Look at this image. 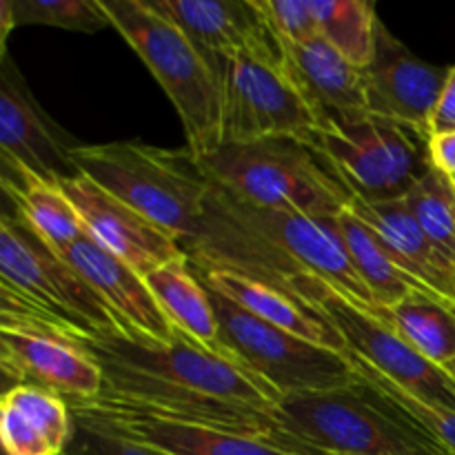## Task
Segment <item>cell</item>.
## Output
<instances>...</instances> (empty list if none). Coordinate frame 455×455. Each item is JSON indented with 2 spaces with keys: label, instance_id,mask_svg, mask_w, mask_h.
<instances>
[{
  "label": "cell",
  "instance_id": "1",
  "mask_svg": "<svg viewBox=\"0 0 455 455\" xmlns=\"http://www.w3.org/2000/svg\"><path fill=\"white\" fill-rule=\"evenodd\" d=\"M105 376L102 398L132 411L253 438L275 435V395L234 360L185 336L151 342L124 333L80 342Z\"/></svg>",
  "mask_w": 455,
  "mask_h": 455
},
{
  "label": "cell",
  "instance_id": "2",
  "mask_svg": "<svg viewBox=\"0 0 455 455\" xmlns=\"http://www.w3.org/2000/svg\"><path fill=\"white\" fill-rule=\"evenodd\" d=\"M198 269H225L280 287L298 274L323 278L360 309L378 305L336 229V218L305 216L244 204L212 182L198 240L187 249Z\"/></svg>",
  "mask_w": 455,
  "mask_h": 455
},
{
  "label": "cell",
  "instance_id": "3",
  "mask_svg": "<svg viewBox=\"0 0 455 455\" xmlns=\"http://www.w3.org/2000/svg\"><path fill=\"white\" fill-rule=\"evenodd\" d=\"M274 440L305 453L444 455L416 422L364 380L280 398Z\"/></svg>",
  "mask_w": 455,
  "mask_h": 455
},
{
  "label": "cell",
  "instance_id": "4",
  "mask_svg": "<svg viewBox=\"0 0 455 455\" xmlns=\"http://www.w3.org/2000/svg\"><path fill=\"white\" fill-rule=\"evenodd\" d=\"M74 164L138 213L189 249L204 222L212 180L189 149H160L142 142L78 145Z\"/></svg>",
  "mask_w": 455,
  "mask_h": 455
},
{
  "label": "cell",
  "instance_id": "5",
  "mask_svg": "<svg viewBox=\"0 0 455 455\" xmlns=\"http://www.w3.org/2000/svg\"><path fill=\"white\" fill-rule=\"evenodd\" d=\"M196 160L213 185L251 207L324 220L349 207V189L300 138L222 142Z\"/></svg>",
  "mask_w": 455,
  "mask_h": 455
},
{
  "label": "cell",
  "instance_id": "6",
  "mask_svg": "<svg viewBox=\"0 0 455 455\" xmlns=\"http://www.w3.org/2000/svg\"><path fill=\"white\" fill-rule=\"evenodd\" d=\"M109 25L154 74L180 116L187 149L200 158L222 145V93L218 76L180 27L147 0H100Z\"/></svg>",
  "mask_w": 455,
  "mask_h": 455
},
{
  "label": "cell",
  "instance_id": "7",
  "mask_svg": "<svg viewBox=\"0 0 455 455\" xmlns=\"http://www.w3.org/2000/svg\"><path fill=\"white\" fill-rule=\"evenodd\" d=\"M305 142L367 203L404 198L431 169L425 132L367 109L324 116Z\"/></svg>",
  "mask_w": 455,
  "mask_h": 455
},
{
  "label": "cell",
  "instance_id": "8",
  "mask_svg": "<svg viewBox=\"0 0 455 455\" xmlns=\"http://www.w3.org/2000/svg\"><path fill=\"white\" fill-rule=\"evenodd\" d=\"M0 289L74 342L120 333L111 311L78 271L12 213L0 218Z\"/></svg>",
  "mask_w": 455,
  "mask_h": 455
},
{
  "label": "cell",
  "instance_id": "9",
  "mask_svg": "<svg viewBox=\"0 0 455 455\" xmlns=\"http://www.w3.org/2000/svg\"><path fill=\"white\" fill-rule=\"evenodd\" d=\"M209 296L227 355L265 385L275 400L342 389L360 380L347 355L283 331L212 289Z\"/></svg>",
  "mask_w": 455,
  "mask_h": 455
},
{
  "label": "cell",
  "instance_id": "10",
  "mask_svg": "<svg viewBox=\"0 0 455 455\" xmlns=\"http://www.w3.org/2000/svg\"><path fill=\"white\" fill-rule=\"evenodd\" d=\"M280 289L318 309L345 338L349 354L358 355L422 403L455 411V378L418 354L385 320L360 309L318 275H291L280 283Z\"/></svg>",
  "mask_w": 455,
  "mask_h": 455
},
{
  "label": "cell",
  "instance_id": "11",
  "mask_svg": "<svg viewBox=\"0 0 455 455\" xmlns=\"http://www.w3.org/2000/svg\"><path fill=\"white\" fill-rule=\"evenodd\" d=\"M222 93V142L300 138L318 129L314 107L305 100L283 67V53L247 52L216 69Z\"/></svg>",
  "mask_w": 455,
  "mask_h": 455
},
{
  "label": "cell",
  "instance_id": "12",
  "mask_svg": "<svg viewBox=\"0 0 455 455\" xmlns=\"http://www.w3.org/2000/svg\"><path fill=\"white\" fill-rule=\"evenodd\" d=\"M76 147L44 114L16 62L4 53L0 58V156L4 167L60 185L67 178L78 176Z\"/></svg>",
  "mask_w": 455,
  "mask_h": 455
},
{
  "label": "cell",
  "instance_id": "13",
  "mask_svg": "<svg viewBox=\"0 0 455 455\" xmlns=\"http://www.w3.org/2000/svg\"><path fill=\"white\" fill-rule=\"evenodd\" d=\"M0 369L9 387L34 385L67 403H87L105 389L98 360L58 331L0 329Z\"/></svg>",
  "mask_w": 455,
  "mask_h": 455
},
{
  "label": "cell",
  "instance_id": "14",
  "mask_svg": "<svg viewBox=\"0 0 455 455\" xmlns=\"http://www.w3.org/2000/svg\"><path fill=\"white\" fill-rule=\"evenodd\" d=\"M67 404L78 420L167 455H307L269 438H253L147 416L120 407L102 395L87 403Z\"/></svg>",
  "mask_w": 455,
  "mask_h": 455
},
{
  "label": "cell",
  "instance_id": "15",
  "mask_svg": "<svg viewBox=\"0 0 455 455\" xmlns=\"http://www.w3.org/2000/svg\"><path fill=\"white\" fill-rule=\"evenodd\" d=\"M60 189L78 212L84 234L140 275H149L158 267L187 256L173 235L89 178L80 173L67 178Z\"/></svg>",
  "mask_w": 455,
  "mask_h": 455
},
{
  "label": "cell",
  "instance_id": "16",
  "mask_svg": "<svg viewBox=\"0 0 455 455\" xmlns=\"http://www.w3.org/2000/svg\"><path fill=\"white\" fill-rule=\"evenodd\" d=\"M449 69L418 58L380 22L373 60L364 69L367 111L411 124L429 136V120L447 84Z\"/></svg>",
  "mask_w": 455,
  "mask_h": 455
},
{
  "label": "cell",
  "instance_id": "17",
  "mask_svg": "<svg viewBox=\"0 0 455 455\" xmlns=\"http://www.w3.org/2000/svg\"><path fill=\"white\" fill-rule=\"evenodd\" d=\"M147 4L185 31L213 74L240 53H283L258 0H147Z\"/></svg>",
  "mask_w": 455,
  "mask_h": 455
},
{
  "label": "cell",
  "instance_id": "18",
  "mask_svg": "<svg viewBox=\"0 0 455 455\" xmlns=\"http://www.w3.org/2000/svg\"><path fill=\"white\" fill-rule=\"evenodd\" d=\"M62 258L78 271L80 278L111 311L120 333L163 345L180 336L147 287L145 275L102 249L87 234L71 244Z\"/></svg>",
  "mask_w": 455,
  "mask_h": 455
},
{
  "label": "cell",
  "instance_id": "19",
  "mask_svg": "<svg viewBox=\"0 0 455 455\" xmlns=\"http://www.w3.org/2000/svg\"><path fill=\"white\" fill-rule=\"evenodd\" d=\"M349 209L380 240L404 274L427 291L455 305V265L427 238L403 198L367 203L351 196Z\"/></svg>",
  "mask_w": 455,
  "mask_h": 455
},
{
  "label": "cell",
  "instance_id": "20",
  "mask_svg": "<svg viewBox=\"0 0 455 455\" xmlns=\"http://www.w3.org/2000/svg\"><path fill=\"white\" fill-rule=\"evenodd\" d=\"M196 274L200 275L204 287L229 298L240 309L249 311L256 318L265 320V323L274 324L283 331L293 333L302 340L327 347L336 354H349V347H347L340 331L318 309L307 305L305 300L296 298L293 293L262 283V280L234 274V271L198 269L196 267Z\"/></svg>",
  "mask_w": 455,
  "mask_h": 455
},
{
  "label": "cell",
  "instance_id": "21",
  "mask_svg": "<svg viewBox=\"0 0 455 455\" xmlns=\"http://www.w3.org/2000/svg\"><path fill=\"white\" fill-rule=\"evenodd\" d=\"M280 49L284 74L314 107L318 120L367 109L364 69L347 60L327 40L318 36L300 44L280 43Z\"/></svg>",
  "mask_w": 455,
  "mask_h": 455
},
{
  "label": "cell",
  "instance_id": "22",
  "mask_svg": "<svg viewBox=\"0 0 455 455\" xmlns=\"http://www.w3.org/2000/svg\"><path fill=\"white\" fill-rule=\"evenodd\" d=\"M145 283L180 336L189 338L196 345L204 347L213 354L229 358L220 342L209 289L196 274V267L189 256L176 258V260L158 267L149 275H145Z\"/></svg>",
  "mask_w": 455,
  "mask_h": 455
},
{
  "label": "cell",
  "instance_id": "23",
  "mask_svg": "<svg viewBox=\"0 0 455 455\" xmlns=\"http://www.w3.org/2000/svg\"><path fill=\"white\" fill-rule=\"evenodd\" d=\"M0 182L16 207V216L60 258L84 235L83 220L58 182L4 164Z\"/></svg>",
  "mask_w": 455,
  "mask_h": 455
},
{
  "label": "cell",
  "instance_id": "24",
  "mask_svg": "<svg viewBox=\"0 0 455 455\" xmlns=\"http://www.w3.org/2000/svg\"><path fill=\"white\" fill-rule=\"evenodd\" d=\"M373 315L394 327L413 349L438 367L455 360V305L429 291H411L391 307H378Z\"/></svg>",
  "mask_w": 455,
  "mask_h": 455
},
{
  "label": "cell",
  "instance_id": "25",
  "mask_svg": "<svg viewBox=\"0 0 455 455\" xmlns=\"http://www.w3.org/2000/svg\"><path fill=\"white\" fill-rule=\"evenodd\" d=\"M336 229L345 243L351 265L358 271L360 280L369 289L378 307L395 305L411 291H427L391 260L380 240L369 231V227L349 207L336 218Z\"/></svg>",
  "mask_w": 455,
  "mask_h": 455
},
{
  "label": "cell",
  "instance_id": "26",
  "mask_svg": "<svg viewBox=\"0 0 455 455\" xmlns=\"http://www.w3.org/2000/svg\"><path fill=\"white\" fill-rule=\"evenodd\" d=\"M318 36L360 69L373 60L378 38L376 7L367 0H309Z\"/></svg>",
  "mask_w": 455,
  "mask_h": 455
},
{
  "label": "cell",
  "instance_id": "27",
  "mask_svg": "<svg viewBox=\"0 0 455 455\" xmlns=\"http://www.w3.org/2000/svg\"><path fill=\"white\" fill-rule=\"evenodd\" d=\"M409 212L427 238L455 265V182L431 167L404 196Z\"/></svg>",
  "mask_w": 455,
  "mask_h": 455
},
{
  "label": "cell",
  "instance_id": "28",
  "mask_svg": "<svg viewBox=\"0 0 455 455\" xmlns=\"http://www.w3.org/2000/svg\"><path fill=\"white\" fill-rule=\"evenodd\" d=\"M3 404L12 407L31 429L38 431L56 455H65L76 427L65 398L34 385H16L4 389Z\"/></svg>",
  "mask_w": 455,
  "mask_h": 455
},
{
  "label": "cell",
  "instance_id": "29",
  "mask_svg": "<svg viewBox=\"0 0 455 455\" xmlns=\"http://www.w3.org/2000/svg\"><path fill=\"white\" fill-rule=\"evenodd\" d=\"M351 367L355 369V373L360 376V380L367 382L369 387L378 391V394L385 395L389 403H394L409 420L416 422L440 449L444 455H455V411L449 409L434 407L429 403H422L416 395H411L409 391H404L403 387H398L395 382H391L389 378L382 376L380 371H376L373 367H369L364 360H360L355 354H347Z\"/></svg>",
  "mask_w": 455,
  "mask_h": 455
},
{
  "label": "cell",
  "instance_id": "30",
  "mask_svg": "<svg viewBox=\"0 0 455 455\" xmlns=\"http://www.w3.org/2000/svg\"><path fill=\"white\" fill-rule=\"evenodd\" d=\"M16 25H47L96 34L109 25L100 0H13Z\"/></svg>",
  "mask_w": 455,
  "mask_h": 455
},
{
  "label": "cell",
  "instance_id": "31",
  "mask_svg": "<svg viewBox=\"0 0 455 455\" xmlns=\"http://www.w3.org/2000/svg\"><path fill=\"white\" fill-rule=\"evenodd\" d=\"M258 7L278 43L300 44L318 38L309 0H258Z\"/></svg>",
  "mask_w": 455,
  "mask_h": 455
},
{
  "label": "cell",
  "instance_id": "32",
  "mask_svg": "<svg viewBox=\"0 0 455 455\" xmlns=\"http://www.w3.org/2000/svg\"><path fill=\"white\" fill-rule=\"evenodd\" d=\"M74 435H71L65 455H167L158 449L147 447V444L96 429L78 418H74Z\"/></svg>",
  "mask_w": 455,
  "mask_h": 455
},
{
  "label": "cell",
  "instance_id": "33",
  "mask_svg": "<svg viewBox=\"0 0 455 455\" xmlns=\"http://www.w3.org/2000/svg\"><path fill=\"white\" fill-rule=\"evenodd\" d=\"M447 132H455V65L449 69L447 84H444L434 116L429 120V136H438V133Z\"/></svg>",
  "mask_w": 455,
  "mask_h": 455
},
{
  "label": "cell",
  "instance_id": "34",
  "mask_svg": "<svg viewBox=\"0 0 455 455\" xmlns=\"http://www.w3.org/2000/svg\"><path fill=\"white\" fill-rule=\"evenodd\" d=\"M429 163L455 180V132L429 136Z\"/></svg>",
  "mask_w": 455,
  "mask_h": 455
},
{
  "label": "cell",
  "instance_id": "35",
  "mask_svg": "<svg viewBox=\"0 0 455 455\" xmlns=\"http://www.w3.org/2000/svg\"><path fill=\"white\" fill-rule=\"evenodd\" d=\"M16 25L13 0H0V58L7 53V38Z\"/></svg>",
  "mask_w": 455,
  "mask_h": 455
},
{
  "label": "cell",
  "instance_id": "36",
  "mask_svg": "<svg viewBox=\"0 0 455 455\" xmlns=\"http://www.w3.org/2000/svg\"><path fill=\"white\" fill-rule=\"evenodd\" d=\"M447 371H449V373H451V376L455 378V360H453V364H451V367H449V369H447Z\"/></svg>",
  "mask_w": 455,
  "mask_h": 455
},
{
  "label": "cell",
  "instance_id": "37",
  "mask_svg": "<svg viewBox=\"0 0 455 455\" xmlns=\"http://www.w3.org/2000/svg\"><path fill=\"white\" fill-rule=\"evenodd\" d=\"M305 453V451H302ZM307 455H333V453H307Z\"/></svg>",
  "mask_w": 455,
  "mask_h": 455
},
{
  "label": "cell",
  "instance_id": "38",
  "mask_svg": "<svg viewBox=\"0 0 455 455\" xmlns=\"http://www.w3.org/2000/svg\"><path fill=\"white\" fill-rule=\"evenodd\" d=\"M453 182H455V180H453Z\"/></svg>",
  "mask_w": 455,
  "mask_h": 455
}]
</instances>
